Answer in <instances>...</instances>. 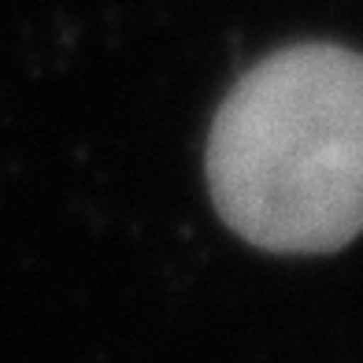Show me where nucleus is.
<instances>
[{"instance_id": "1", "label": "nucleus", "mask_w": 363, "mask_h": 363, "mask_svg": "<svg viewBox=\"0 0 363 363\" xmlns=\"http://www.w3.org/2000/svg\"><path fill=\"white\" fill-rule=\"evenodd\" d=\"M219 216L271 252H330L363 230V56L293 45L223 101L208 138Z\"/></svg>"}]
</instances>
